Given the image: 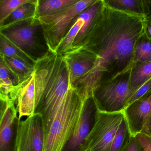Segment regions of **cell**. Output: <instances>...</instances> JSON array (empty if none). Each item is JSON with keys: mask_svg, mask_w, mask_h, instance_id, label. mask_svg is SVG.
<instances>
[{"mask_svg": "<svg viewBox=\"0 0 151 151\" xmlns=\"http://www.w3.org/2000/svg\"><path fill=\"white\" fill-rule=\"evenodd\" d=\"M144 19L104 5L82 47L97 56L92 70L75 88L83 100L101 83L131 69L135 44L144 32Z\"/></svg>", "mask_w": 151, "mask_h": 151, "instance_id": "obj_1", "label": "cell"}, {"mask_svg": "<svg viewBox=\"0 0 151 151\" xmlns=\"http://www.w3.org/2000/svg\"><path fill=\"white\" fill-rule=\"evenodd\" d=\"M35 94L34 114L41 115L43 125L57 112L70 87L63 56L50 52L35 65Z\"/></svg>", "mask_w": 151, "mask_h": 151, "instance_id": "obj_2", "label": "cell"}, {"mask_svg": "<svg viewBox=\"0 0 151 151\" xmlns=\"http://www.w3.org/2000/svg\"><path fill=\"white\" fill-rule=\"evenodd\" d=\"M83 103L76 89L70 86L57 112L48 123L43 125V151H62L77 126Z\"/></svg>", "mask_w": 151, "mask_h": 151, "instance_id": "obj_3", "label": "cell"}, {"mask_svg": "<svg viewBox=\"0 0 151 151\" xmlns=\"http://www.w3.org/2000/svg\"><path fill=\"white\" fill-rule=\"evenodd\" d=\"M0 32L37 62L50 52L44 36L42 24L37 18H32L1 27Z\"/></svg>", "mask_w": 151, "mask_h": 151, "instance_id": "obj_4", "label": "cell"}, {"mask_svg": "<svg viewBox=\"0 0 151 151\" xmlns=\"http://www.w3.org/2000/svg\"><path fill=\"white\" fill-rule=\"evenodd\" d=\"M130 70L101 83L93 89L92 96L99 111H122L135 91L129 83Z\"/></svg>", "mask_w": 151, "mask_h": 151, "instance_id": "obj_5", "label": "cell"}, {"mask_svg": "<svg viewBox=\"0 0 151 151\" xmlns=\"http://www.w3.org/2000/svg\"><path fill=\"white\" fill-rule=\"evenodd\" d=\"M100 0H82L55 16L40 19L45 39L51 52H55L78 16Z\"/></svg>", "mask_w": 151, "mask_h": 151, "instance_id": "obj_6", "label": "cell"}, {"mask_svg": "<svg viewBox=\"0 0 151 151\" xmlns=\"http://www.w3.org/2000/svg\"><path fill=\"white\" fill-rule=\"evenodd\" d=\"M125 117L124 111L114 113L99 111L88 140V150L110 151L113 140Z\"/></svg>", "mask_w": 151, "mask_h": 151, "instance_id": "obj_7", "label": "cell"}, {"mask_svg": "<svg viewBox=\"0 0 151 151\" xmlns=\"http://www.w3.org/2000/svg\"><path fill=\"white\" fill-rule=\"evenodd\" d=\"M99 112L92 95L83 100L77 126L62 151L88 150V140L96 121Z\"/></svg>", "mask_w": 151, "mask_h": 151, "instance_id": "obj_8", "label": "cell"}, {"mask_svg": "<svg viewBox=\"0 0 151 151\" xmlns=\"http://www.w3.org/2000/svg\"><path fill=\"white\" fill-rule=\"evenodd\" d=\"M45 134L41 115L34 114L20 120L17 151H44Z\"/></svg>", "mask_w": 151, "mask_h": 151, "instance_id": "obj_9", "label": "cell"}, {"mask_svg": "<svg viewBox=\"0 0 151 151\" xmlns=\"http://www.w3.org/2000/svg\"><path fill=\"white\" fill-rule=\"evenodd\" d=\"M63 56L69 71L70 86L73 88L92 70L97 60L96 54L82 47Z\"/></svg>", "mask_w": 151, "mask_h": 151, "instance_id": "obj_10", "label": "cell"}, {"mask_svg": "<svg viewBox=\"0 0 151 151\" xmlns=\"http://www.w3.org/2000/svg\"><path fill=\"white\" fill-rule=\"evenodd\" d=\"M16 103L9 99L0 123V151H17L20 120Z\"/></svg>", "mask_w": 151, "mask_h": 151, "instance_id": "obj_11", "label": "cell"}, {"mask_svg": "<svg viewBox=\"0 0 151 151\" xmlns=\"http://www.w3.org/2000/svg\"><path fill=\"white\" fill-rule=\"evenodd\" d=\"M133 136L141 133L151 114V90L124 110Z\"/></svg>", "mask_w": 151, "mask_h": 151, "instance_id": "obj_12", "label": "cell"}, {"mask_svg": "<svg viewBox=\"0 0 151 151\" xmlns=\"http://www.w3.org/2000/svg\"><path fill=\"white\" fill-rule=\"evenodd\" d=\"M35 84L34 73L23 85L16 102V108L19 119L34 113Z\"/></svg>", "mask_w": 151, "mask_h": 151, "instance_id": "obj_13", "label": "cell"}, {"mask_svg": "<svg viewBox=\"0 0 151 151\" xmlns=\"http://www.w3.org/2000/svg\"><path fill=\"white\" fill-rule=\"evenodd\" d=\"M24 83L0 56V93L16 103L19 90Z\"/></svg>", "mask_w": 151, "mask_h": 151, "instance_id": "obj_14", "label": "cell"}, {"mask_svg": "<svg viewBox=\"0 0 151 151\" xmlns=\"http://www.w3.org/2000/svg\"><path fill=\"white\" fill-rule=\"evenodd\" d=\"M104 6L130 15L145 17L150 14L151 0H101Z\"/></svg>", "mask_w": 151, "mask_h": 151, "instance_id": "obj_15", "label": "cell"}, {"mask_svg": "<svg viewBox=\"0 0 151 151\" xmlns=\"http://www.w3.org/2000/svg\"><path fill=\"white\" fill-rule=\"evenodd\" d=\"M82 0H39L35 17L38 19L55 16Z\"/></svg>", "mask_w": 151, "mask_h": 151, "instance_id": "obj_16", "label": "cell"}, {"mask_svg": "<svg viewBox=\"0 0 151 151\" xmlns=\"http://www.w3.org/2000/svg\"><path fill=\"white\" fill-rule=\"evenodd\" d=\"M151 78V62H137L130 69L129 83L135 92Z\"/></svg>", "mask_w": 151, "mask_h": 151, "instance_id": "obj_17", "label": "cell"}, {"mask_svg": "<svg viewBox=\"0 0 151 151\" xmlns=\"http://www.w3.org/2000/svg\"><path fill=\"white\" fill-rule=\"evenodd\" d=\"M10 69L24 83L34 73L35 65L19 58L0 55Z\"/></svg>", "mask_w": 151, "mask_h": 151, "instance_id": "obj_18", "label": "cell"}, {"mask_svg": "<svg viewBox=\"0 0 151 151\" xmlns=\"http://www.w3.org/2000/svg\"><path fill=\"white\" fill-rule=\"evenodd\" d=\"M0 55L19 58L35 65V60L27 52L16 46L0 32Z\"/></svg>", "mask_w": 151, "mask_h": 151, "instance_id": "obj_19", "label": "cell"}, {"mask_svg": "<svg viewBox=\"0 0 151 151\" xmlns=\"http://www.w3.org/2000/svg\"><path fill=\"white\" fill-rule=\"evenodd\" d=\"M36 8L37 4L33 3H27L22 4L8 16L1 27H5L19 21L35 17Z\"/></svg>", "mask_w": 151, "mask_h": 151, "instance_id": "obj_20", "label": "cell"}, {"mask_svg": "<svg viewBox=\"0 0 151 151\" xmlns=\"http://www.w3.org/2000/svg\"><path fill=\"white\" fill-rule=\"evenodd\" d=\"M133 136L125 117L119 127L113 140L110 151H124Z\"/></svg>", "mask_w": 151, "mask_h": 151, "instance_id": "obj_21", "label": "cell"}, {"mask_svg": "<svg viewBox=\"0 0 151 151\" xmlns=\"http://www.w3.org/2000/svg\"><path fill=\"white\" fill-rule=\"evenodd\" d=\"M151 62V40L144 32L135 44L133 64L137 62Z\"/></svg>", "mask_w": 151, "mask_h": 151, "instance_id": "obj_22", "label": "cell"}, {"mask_svg": "<svg viewBox=\"0 0 151 151\" xmlns=\"http://www.w3.org/2000/svg\"><path fill=\"white\" fill-rule=\"evenodd\" d=\"M39 0H0V27L8 16L17 8L27 3L37 4Z\"/></svg>", "mask_w": 151, "mask_h": 151, "instance_id": "obj_23", "label": "cell"}, {"mask_svg": "<svg viewBox=\"0 0 151 151\" xmlns=\"http://www.w3.org/2000/svg\"><path fill=\"white\" fill-rule=\"evenodd\" d=\"M151 90V78L148 80L144 84H143L132 95L128 102L127 105V108L131 104L139 99L142 96Z\"/></svg>", "mask_w": 151, "mask_h": 151, "instance_id": "obj_24", "label": "cell"}, {"mask_svg": "<svg viewBox=\"0 0 151 151\" xmlns=\"http://www.w3.org/2000/svg\"><path fill=\"white\" fill-rule=\"evenodd\" d=\"M137 139L142 145L145 151H151V136L142 133H139L135 136Z\"/></svg>", "mask_w": 151, "mask_h": 151, "instance_id": "obj_25", "label": "cell"}, {"mask_svg": "<svg viewBox=\"0 0 151 151\" xmlns=\"http://www.w3.org/2000/svg\"><path fill=\"white\" fill-rule=\"evenodd\" d=\"M124 151H145L135 136H132L129 143Z\"/></svg>", "mask_w": 151, "mask_h": 151, "instance_id": "obj_26", "label": "cell"}, {"mask_svg": "<svg viewBox=\"0 0 151 151\" xmlns=\"http://www.w3.org/2000/svg\"><path fill=\"white\" fill-rule=\"evenodd\" d=\"M9 99L4 95L0 93V123L6 111Z\"/></svg>", "mask_w": 151, "mask_h": 151, "instance_id": "obj_27", "label": "cell"}, {"mask_svg": "<svg viewBox=\"0 0 151 151\" xmlns=\"http://www.w3.org/2000/svg\"><path fill=\"white\" fill-rule=\"evenodd\" d=\"M144 32L148 38L151 40V15L144 17Z\"/></svg>", "mask_w": 151, "mask_h": 151, "instance_id": "obj_28", "label": "cell"}, {"mask_svg": "<svg viewBox=\"0 0 151 151\" xmlns=\"http://www.w3.org/2000/svg\"><path fill=\"white\" fill-rule=\"evenodd\" d=\"M141 133L151 136V114L145 124L144 127Z\"/></svg>", "mask_w": 151, "mask_h": 151, "instance_id": "obj_29", "label": "cell"}, {"mask_svg": "<svg viewBox=\"0 0 151 151\" xmlns=\"http://www.w3.org/2000/svg\"><path fill=\"white\" fill-rule=\"evenodd\" d=\"M150 15H151V5H150Z\"/></svg>", "mask_w": 151, "mask_h": 151, "instance_id": "obj_30", "label": "cell"}, {"mask_svg": "<svg viewBox=\"0 0 151 151\" xmlns=\"http://www.w3.org/2000/svg\"><path fill=\"white\" fill-rule=\"evenodd\" d=\"M87 151H89V150H87Z\"/></svg>", "mask_w": 151, "mask_h": 151, "instance_id": "obj_31", "label": "cell"}]
</instances>
